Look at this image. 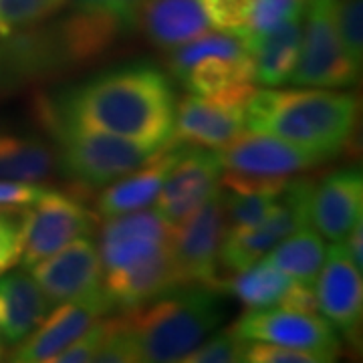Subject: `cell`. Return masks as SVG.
<instances>
[{"mask_svg":"<svg viewBox=\"0 0 363 363\" xmlns=\"http://www.w3.org/2000/svg\"><path fill=\"white\" fill-rule=\"evenodd\" d=\"M176 104L172 81L147 63L104 71L52 101L61 116L83 128L147 145L172 140Z\"/></svg>","mask_w":363,"mask_h":363,"instance_id":"6da1fadb","label":"cell"},{"mask_svg":"<svg viewBox=\"0 0 363 363\" xmlns=\"http://www.w3.org/2000/svg\"><path fill=\"white\" fill-rule=\"evenodd\" d=\"M357 99L325 89H257L245 107V130L269 133L331 160L355 130Z\"/></svg>","mask_w":363,"mask_h":363,"instance_id":"7a4b0ae2","label":"cell"},{"mask_svg":"<svg viewBox=\"0 0 363 363\" xmlns=\"http://www.w3.org/2000/svg\"><path fill=\"white\" fill-rule=\"evenodd\" d=\"M138 362H182L224 321L222 291L206 285H184L140 307L123 311Z\"/></svg>","mask_w":363,"mask_h":363,"instance_id":"3957f363","label":"cell"},{"mask_svg":"<svg viewBox=\"0 0 363 363\" xmlns=\"http://www.w3.org/2000/svg\"><path fill=\"white\" fill-rule=\"evenodd\" d=\"M37 116L55 140V157L63 174L75 184L79 192H89L119 180L121 176L142 168L164 150V145H147L83 128L61 116L51 99H40Z\"/></svg>","mask_w":363,"mask_h":363,"instance_id":"277c9868","label":"cell"},{"mask_svg":"<svg viewBox=\"0 0 363 363\" xmlns=\"http://www.w3.org/2000/svg\"><path fill=\"white\" fill-rule=\"evenodd\" d=\"M335 6L337 0H305L301 51L289 83L321 89H341L357 83L362 69L351 63L339 39Z\"/></svg>","mask_w":363,"mask_h":363,"instance_id":"5b68a950","label":"cell"},{"mask_svg":"<svg viewBox=\"0 0 363 363\" xmlns=\"http://www.w3.org/2000/svg\"><path fill=\"white\" fill-rule=\"evenodd\" d=\"M313 182L305 178L286 180L271 212L252 228H226L220 247V264L230 272L259 262L274 245L289 234L309 226Z\"/></svg>","mask_w":363,"mask_h":363,"instance_id":"8992f818","label":"cell"},{"mask_svg":"<svg viewBox=\"0 0 363 363\" xmlns=\"http://www.w3.org/2000/svg\"><path fill=\"white\" fill-rule=\"evenodd\" d=\"M226 216L216 188L202 206L174 226L172 252L184 285L214 286L220 281V247Z\"/></svg>","mask_w":363,"mask_h":363,"instance_id":"52a82bcc","label":"cell"},{"mask_svg":"<svg viewBox=\"0 0 363 363\" xmlns=\"http://www.w3.org/2000/svg\"><path fill=\"white\" fill-rule=\"evenodd\" d=\"M245 341H264L293 350L309 351L323 363L335 362L341 351L337 331L319 313H301L267 307L250 309L233 325Z\"/></svg>","mask_w":363,"mask_h":363,"instance_id":"ba28073f","label":"cell"},{"mask_svg":"<svg viewBox=\"0 0 363 363\" xmlns=\"http://www.w3.org/2000/svg\"><path fill=\"white\" fill-rule=\"evenodd\" d=\"M97 214H93L75 194L45 190L35 202V210H26L25 245L21 262L26 269L55 255L75 238L95 233Z\"/></svg>","mask_w":363,"mask_h":363,"instance_id":"9c48e42d","label":"cell"},{"mask_svg":"<svg viewBox=\"0 0 363 363\" xmlns=\"http://www.w3.org/2000/svg\"><path fill=\"white\" fill-rule=\"evenodd\" d=\"M111 311V303L105 297L101 285L81 297L59 303V307L18 343V347L13 351V362H51L67 345L81 337L97 319Z\"/></svg>","mask_w":363,"mask_h":363,"instance_id":"30bf717a","label":"cell"},{"mask_svg":"<svg viewBox=\"0 0 363 363\" xmlns=\"http://www.w3.org/2000/svg\"><path fill=\"white\" fill-rule=\"evenodd\" d=\"M0 39V87L57 77L73 69L55 23L28 26Z\"/></svg>","mask_w":363,"mask_h":363,"instance_id":"8fae6325","label":"cell"},{"mask_svg":"<svg viewBox=\"0 0 363 363\" xmlns=\"http://www.w3.org/2000/svg\"><path fill=\"white\" fill-rule=\"evenodd\" d=\"M222 169L257 178H291L323 164L325 157L269 133L242 131L216 152Z\"/></svg>","mask_w":363,"mask_h":363,"instance_id":"7c38bea8","label":"cell"},{"mask_svg":"<svg viewBox=\"0 0 363 363\" xmlns=\"http://www.w3.org/2000/svg\"><path fill=\"white\" fill-rule=\"evenodd\" d=\"M317 311L345 339L355 341L363 313L362 271L355 269L343 245L325 252L321 271L315 281Z\"/></svg>","mask_w":363,"mask_h":363,"instance_id":"4fadbf2b","label":"cell"},{"mask_svg":"<svg viewBox=\"0 0 363 363\" xmlns=\"http://www.w3.org/2000/svg\"><path fill=\"white\" fill-rule=\"evenodd\" d=\"M220 174L222 166L216 152H210L208 147L192 150V145H188L169 169L168 178L154 200V208L172 226L180 224L218 188Z\"/></svg>","mask_w":363,"mask_h":363,"instance_id":"5bb4252c","label":"cell"},{"mask_svg":"<svg viewBox=\"0 0 363 363\" xmlns=\"http://www.w3.org/2000/svg\"><path fill=\"white\" fill-rule=\"evenodd\" d=\"M174 226L166 222L156 208L133 210L109 216L101 226V264L105 272L125 269L138 260L172 245Z\"/></svg>","mask_w":363,"mask_h":363,"instance_id":"9a60e30c","label":"cell"},{"mask_svg":"<svg viewBox=\"0 0 363 363\" xmlns=\"http://www.w3.org/2000/svg\"><path fill=\"white\" fill-rule=\"evenodd\" d=\"M30 274L39 283L49 305H59L101 285L104 264L95 242L89 236H81L33 264Z\"/></svg>","mask_w":363,"mask_h":363,"instance_id":"2e32d148","label":"cell"},{"mask_svg":"<svg viewBox=\"0 0 363 363\" xmlns=\"http://www.w3.org/2000/svg\"><path fill=\"white\" fill-rule=\"evenodd\" d=\"M101 286L113 311H128L184 286V281L174 259L172 245H168L125 269L105 272Z\"/></svg>","mask_w":363,"mask_h":363,"instance_id":"e0dca14e","label":"cell"},{"mask_svg":"<svg viewBox=\"0 0 363 363\" xmlns=\"http://www.w3.org/2000/svg\"><path fill=\"white\" fill-rule=\"evenodd\" d=\"M363 214V178L359 169H339L313 186L309 222L333 245H341Z\"/></svg>","mask_w":363,"mask_h":363,"instance_id":"ac0fdd59","label":"cell"},{"mask_svg":"<svg viewBox=\"0 0 363 363\" xmlns=\"http://www.w3.org/2000/svg\"><path fill=\"white\" fill-rule=\"evenodd\" d=\"M245 131V111L210 97L186 95L176 104L172 138L176 142L220 150Z\"/></svg>","mask_w":363,"mask_h":363,"instance_id":"d6986e66","label":"cell"},{"mask_svg":"<svg viewBox=\"0 0 363 363\" xmlns=\"http://www.w3.org/2000/svg\"><path fill=\"white\" fill-rule=\"evenodd\" d=\"M186 147L188 143L176 142L172 138L164 145V150L152 157L147 164H143L142 168L133 169L130 174L121 176L119 180L111 182V186L105 188L97 198V204H95L97 212L104 218H109V216L142 210L154 204L157 192L162 190L164 182L168 178L169 169L180 160Z\"/></svg>","mask_w":363,"mask_h":363,"instance_id":"ffe728a7","label":"cell"},{"mask_svg":"<svg viewBox=\"0 0 363 363\" xmlns=\"http://www.w3.org/2000/svg\"><path fill=\"white\" fill-rule=\"evenodd\" d=\"M138 26L154 47L174 51L208 33L210 21L200 0H143Z\"/></svg>","mask_w":363,"mask_h":363,"instance_id":"44dd1931","label":"cell"},{"mask_svg":"<svg viewBox=\"0 0 363 363\" xmlns=\"http://www.w3.org/2000/svg\"><path fill=\"white\" fill-rule=\"evenodd\" d=\"M51 309L33 274L25 271L0 277V339L18 345L28 337Z\"/></svg>","mask_w":363,"mask_h":363,"instance_id":"7402d4cb","label":"cell"},{"mask_svg":"<svg viewBox=\"0 0 363 363\" xmlns=\"http://www.w3.org/2000/svg\"><path fill=\"white\" fill-rule=\"evenodd\" d=\"M303 35V14L293 16L269 33L240 37L255 65V81L262 85H283L297 65Z\"/></svg>","mask_w":363,"mask_h":363,"instance_id":"603a6c76","label":"cell"},{"mask_svg":"<svg viewBox=\"0 0 363 363\" xmlns=\"http://www.w3.org/2000/svg\"><path fill=\"white\" fill-rule=\"evenodd\" d=\"M71 67L89 65L101 59L121 35V26L111 13L77 11L55 23Z\"/></svg>","mask_w":363,"mask_h":363,"instance_id":"cb8c5ba5","label":"cell"},{"mask_svg":"<svg viewBox=\"0 0 363 363\" xmlns=\"http://www.w3.org/2000/svg\"><path fill=\"white\" fill-rule=\"evenodd\" d=\"M178 81H182L184 87L194 95L212 97L234 85L255 83V65L248 52H212L198 59Z\"/></svg>","mask_w":363,"mask_h":363,"instance_id":"d4e9b609","label":"cell"},{"mask_svg":"<svg viewBox=\"0 0 363 363\" xmlns=\"http://www.w3.org/2000/svg\"><path fill=\"white\" fill-rule=\"evenodd\" d=\"M57 157L47 143L30 135L0 133V180H47L55 172Z\"/></svg>","mask_w":363,"mask_h":363,"instance_id":"484cf974","label":"cell"},{"mask_svg":"<svg viewBox=\"0 0 363 363\" xmlns=\"http://www.w3.org/2000/svg\"><path fill=\"white\" fill-rule=\"evenodd\" d=\"M230 279L218 281V291L233 293L234 297L248 309H267L281 303V298L289 291V286L295 283L293 277H289L277 267L260 259L259 262L250 264L248 269L233 272Z\"/></svg>","mask_w":363,"mask_h":363,"instance_id":"4316f807","label":"cell"},{"mask_svg":"<svg viewBox=\"0 0 363 363\" xmlns=\"http://www.w3.org/2000/svg\"><path fill=\"white\" fill-rule=\"evenodd\" d=\"M325 252L327 250L321 234L311 230L309 226H303L301 230L289 234L279 245H274L262 260L293 277L295 281L315 285L317 274L323 267Z\"/></svg>","mask_w":363,"mask_h":363,"instance_id":"83f0119b","label":"cell"},{"mask_svg":"<svg viewBox=\"0 0 363 363\" xmlns=\"http://www.w3.org/2000/svg\"><path fill=\"white\" fill-rule=\"evenodd\" d=\"M69 6V0H0V37L47 23Z\"/></svg>","mask_w":363,"mask_h":363,"instance_id":"f1b7e54d","label":"cell"},{"mask_svg":"<svg viewBox=\"0 0 363 363\" xmlns=\"http://www.w3.org/2000/svg\"><path fill=\"white\" fill-rule=\"evenodd\" d=\"M26 206L0 208V274L21 262L25 245Z\"/></svg>","mask_w":363,"mask_h":363,"instance_id":"f546056e","label":"cell"},{"mask_svg":"<svg viewBox=\"0 0 363 363\" xmlns=\"http://www.w3.org/2000/svg\"><path fill=\"white\" fill-rule=\"evenodd\" d=\"M248 341L234 333L233 327L220 331L216 335L202 341L196 350H192L182 363H238L245 362V351Z\"/></svg>","mask_w":363,"mask_h":363,"instance_id":"4dcf8cb0","label":"cell"},{"mask_svg":"<svg viewBox=\"0 0 363 363\" xmlns=\"http://www.w3.org/2000/svg\"><path fill=\"white\" fill-rule=\"evenodd\" d=\"M339 39L351 63L362 69L363 61V0H337L335 6Z\"/></svg>","mask_w":363,"mask_h":363,"instance_id":"1f68e13d","label":"cell"},{"mask_svg":"<svg viewBox=\"0 0 363 363\" xmlns=\"http://www.w3.org/2000/svg\"><path fill=\"white\" fill-rule=\"evenodd\" d=\"M97 363H135L138 362V350L133 343L128 321L123 315L107 319L105 321V337L101 347L97 351L95 359Z\"/></svg>","mask_w":363,"mask_h":363,"instance_id":"d6a6232c","label":"cell"},{"mask_svg":"<svg viewBox=\"0 0 363 363\" xmlns=\"http://www.w3.org/2000/svg\"><path fill=\"white\" fill-rule=\"evenodd\" d=\"M208 21L218 30L245 37L255 0H200Z\"/></svg>","mask_w":363,"mask_h":363,"instance_id":"836d02e7","label":"cell"},{"mask_svg":"<svg viewBox=\"0 0 363 363\" xmlns=\"http://www.w3.org/2000/svg\"><path fill=\"white\" fill-rule=\"evenodd\" d=\"M303 9L305 0H255L247 35L269 33L289 18L303 14Z\"/></svg>","mask_w":363,"mask_h":363,"instance_id":"e575fe53","label":"cell"},{"mask_svg":"<svg viewBox=\"0 0 363 363\" xmlns=\"http://www.w3.org/2000/svg\"><path fill=\"white\" fill-rule=\"evenodd\" d=\"M245 362L248 363H323L309 351L293 350L285 345H274L264 341H248L245 351Z\"/></svg>","mask_w":363,"mask_h":363,"instance_id":"d590c367","label":"cell"},{"mask_svg":"<svg viewBox=\"0 0 363 363\" xmlns=\"http://www.w3.org/2000/svg\"><path fill=\"white\" fill-rule=\"evenodd\" d=\"M105 337V321H95L89 329L77 337L71 345H67L65 350L59 355H55L51 363H89L95 359L97 351L101 347Z\"/></svg>","mask_w":363,"mask_h":363,"instance_id":"8d00e7d4","label":"cell"},{"mask_svg":"<svg viewBox=\"0 0 363 363\" xmlns=\"http://www.w3.org/2000/svg\"><path fill=\"white\" fill-rule=\"evenodd\" d=\"M45 192V188L28 182L0 180V208L33 206Z\"/></svg>","mask_w":363,"mask_h":363,"instance_id":"74e56055","label":"cell"},{"mask_svg":"<svg viewBox=\"0 0 363 363\" xmlns=\"http://www.w3.org/2000/svg\"><path fill=\"white\" fill-rule=\"evenodd\" d=\"M279 307L283 309H291V311L301 313H319L317 311V295H315V285L311 283H301L295 281L293 285L289 286Z\"/></svg>","mask_w":363,"mask_h":363,"instance_id":"f35d334b","label":"cell"},{"mask_svg":"<svg viewBox=\"0 0 363 363\" xmlns=\"http://www.w3.org/2000/svg\"><path fill=\"white\" fill-rule=\"evenodd\" d=\"M143 0H111V13L116 14L121 33H131L138 28V14Z\"/></svg>","mask_w":363,"mask_h":363,"instance_id":"ab89813d","label":"cell"},{"mask_svg":"<svg viewBox=\"0 0 363 363\" xmlns=\"http://www.w3.org/2000/svg\"><path fill=\"white\" fill-rule=\"evenodd\" d=\"M343 248H345V252H347V257L350 260L355 264V269H363V224L362 222H357L355 226H353V230L347 234V238L341 242Z\"/></svg>","mask_w":363,"mask_h":363,"instance_id":"60d3db41","label":"cell"},{"mask_svg":"<svg viewBox=\"0 0 363 363\" xmlns=\"http://www.w3.org/2000/svg\"><path fill=\"white\" fill-rule=\"evenodd\" d=\"M69 4H73V9L77 11L87 13H111V0H69Z\"/></svg>","mask_w":363,"mask_h":363,"instance_id":"b9f144b4","label":"cell"},{"mask_svg":"<svg viewBox=\"0 0 363 363\" xmlns=\"http://www.w3.org/2000/svg\"><path fill=\"white\" fill-rule=\"evenodd\" d=\"M0 355H2V339H0Z\"/></svg>","mask_w":363,"mask_h":363,"instance_id":"7bdbcfd3","label":"cell"}]
</instances>
